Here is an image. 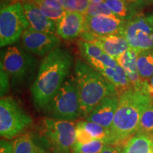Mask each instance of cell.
<instances>
[{
	"label": "cell",
	"mask_w": 153,
	"mask_h": 153,
	"mask_svg": "<svg viewBox=\"0 0 153 153\" xmlns=\"http://www.w3.org/2000/svg\"><path fill=\"white\" fill-rule=\"evenodd\" d=\"M74 65L70 51L57 47L44 57L38 70L35 81L30 87L34 104L38 109L45 110L62 87Z\"/></svg>",
	"instance_id": "cell-1"
},
{
	"label": "cell",
	"mask_w": 153,
	"mask_h": 153,
	"mask_svg": "<svg viewBox=\"0 0 153 153\" xmlns=\"http://www.w3.org/2000/svg\"><path fill=\"white\" fill-rule=\"evenodd\" d=\"M153 97L143 90L130 89L118 95V104L111 129L114 145H123L136 133L140 120Z\"/></svg>",
	"instance_id": "cell-2"
},
{
	"label": "cell",
	"mask_w": 153,
	"mask_h": 153,
	"mask_svg": "<svg viewBox=\"0 0 153 153\" xmlns=\"http://www.w3.org/2000/svg\"><path fill=\"white\" fill-rule=\"evenodd\" d=\"M74 74L82 117H87L106 97L118 94L112 83L89 64L79 59L74 64Z\"/></svg>",
	"instance_id": "cell-3"
},
{
	"label": "cell",
	"mask_w": 153,
	"mask_h": 153,
	"mask_svg": "<svg viewBox=\"0 0 153 153\" xmlns=\"http://www.w3.org/2000/svg\"><path fill=\"white\" fill-rule=\"evenodd\" d=\"M50 118L73 121L81 116L79 97L75 76L70 75L45 109Z\"/></svg>",
	"instance_id": "cell-4"
},
{
	"label": "cell",
	"mask_w": 153,
	"mask_h": 153,
	"mask_svg": "<svg viewBox=\"0 0 153 153\" xmlns=\"http://www.w3.org/2000/svg\"><path fill=\"white\" fill-rule=\"evenodd\" d=\"M41 128L53 153L73 152L76 143V124L73 121L43 118Z\"/></svg>",
	"instance_id": "cell-5"
},
{
	"label": "cell",
	"mask_w": 153,
	"mask_h": 153,
	"mask_svg": "<svg viewBox=\"0 0 153 153\" xmlns=\"http://www.w3.org/2000/svg\"><path fill=\"white\" fill-rule=\"evenodd\" d=\"M32 118L11 97H1L0 134L7 140L21 135L31 125Z\"/></svg>",
	"instance_id": "cell-6"
},
{
	"label": "cell",
	"mask_w": 153,
	"mask_h": 153,
	"mask_svg": "<svg viewBox=\"0 0 153 153\" xmlns=\"http://www.w3.org/2000/svg\"><path fill=\"white\" fill-rule=\"evenodd\" d=\"M30 27L22 2H16L1 9L0 12V46L16 43Z\"/></svg>",
	"instance_id": "cell-7"
},
{
	"label": "cell",
	"mask_w": 153,
	"mask_h": 153,
	"mask_svg": "<svg viewBox=\"0 0 153 153\" xmlns=\"http://www.w3.org/2000/svg\"><path fill=\"white\" fill-rule=\"evenodd\" d=\"M37 63L33 55L18 45H12L4 51L1 65L13 79L22 81L33 73Z\"/></svg>",
	"instance_id": "cell-8"
},
{
	"label": "cell",
	"mask_w": 153,
	"mask_h": 153,
	"mask_svg": "<svg viewBox=\"0 0 153 153\" xmlns=\"http://www.w3.org/2000/svg\"><path fill=\"white\" fill-rule=\"evenodd\" d=\"M120 35L137 53L153 48V28L140 13L126 23Z\"/></svg>",
	"instance_id": "cell-9"
},
{
	"label": "cell",
	"mask_w": 153,
	"mask_h": 153,
	"mask_svg": "<svg viewBox=\"0 0 153 153\" xmlns=\"http://www.w3.org/2000/svg\"><path fill=\"white\" fill-rule=\"evenodd\" d=\"M22 41L27 52L39 57H45L60 43V40L55 34L38 32L30 28L23 33Z\"/></svg>",
	"instance_id": "cell-10"
},
{
	"label": "cell",
	"mask_w": 153,
	"mask_h": 153,
	"mask_svg": "<svg viewBox=\"0 0 153 153\" xmlns=\"http://www.w3.org/2000/svg\"><path fill=\"white\" fill-rule=\"evenodd\" d=\"M126 22L115 15L85 16L83 31L94 36L120 34Z\"/></svg>",
	"instance_id": "cell-11"
},
{
	"label": "cell",
	"mask_w": 153,
	"mask_h": 153,
	"mask_svg": "<svg viewBox=\"0 0 153 153\" xmlns=\"http://www.w3.org/2000/svg\"><path fill=\"white\" fill-rule=\"evenodd\" d=\"M80 38L82 41L89 42L100 48L104 53L116 60L130 48L126 39L120 34L94 36L83 31Z\"/></svg>",
	"instance_id": "cell-12"
},
{
	"label": "cell",
	"mask_w": 153,
	"mask_h": 153,
	"mask_svg": "<svg viewBox=\"0 0 153 153\" xmlns=\"http://www.w3.org/2000/svg\"><path fill=\"white\" fill-rule=\"evenodd\" d=\"M93 140H103L108 144L114 145L111 132L109 130L86 120L77 122L76 123L75 145L87 144Z\"/></svg>",
	"instance_id": "cell-13"
},
{
	"label": "cell",
	"mask_w": 153,
	"mask_h": 153,
	"mask_svg": "<svg viewBox=\"0 0 153 153\" xmlns=\"http://www.w3.org/2000/svg\"><path fill=\"white\" fill-rule=\"evenodd\" d=\"M77 45L82 56L97 71L105 68H115L118 65L117 61L94 44L80 40Z\"/></svg>",
	"instance_id": "cell-14"
},
{
	"label": "cell",
	"mask_w": 153,
	"mask_h": 153,
	"mask_svg": "<svg viewBox=\"0 0 153 153\" xmlns=\"http://www.w3.org/2000/svg\"><path fill=\"white\" fill-rule=\"evenodd\" d=\"M118 104V94L107 97L89 113L85 119L99 124L111 131Z\"/></svg>",
	"instance_id": "cell-15"
},
{
	"label": "cell",
	"mask_w": 153,
	"mask_h": 153,
	"mask_svg": "<svg viewBox=\"0 0 153 153\" xmlns=\"http://www.w3.org/2000/svg\"><path fill=\"white\" fill-rule=\"evenodd\" d=\"M85 16L79 12H65L56 22V33L66 41L80 37L84 30Z\"/></svg>",
	"instance_id": "cell-16"
},
{
	"label": "cell",
	"mask_w": 153,
	"mask_h": 153,
	"mask_svg": "<svg viewBox=\"0 0 153 153\" xmlns=\"http://www.w3.org/2000/svg\"><path fill=\"white\" fill-rule=\"evenodd\" d=\"M22 3L25 15L29 23V28L38 32L55 34L56 32V22L48 18L31 1L25 0Z\"/></svg>",
	"instance_id": "cell-17"
},
{
	"label": "cell",
	"mask_w": 153,
	"mask_h": 153,
	"mask_svg": "<svg viewBox=\"0 0 153 153\" xmlns=\"http://www.w3.org/2000/svg\"><path fill=\"white\" fill-rule=\"evenodd\" d=\"M137 53L129 48L116 60L126 72L131 84L135 90L148 91V82H143L140 77L137 67Z\"/></svg>",
	"instance_id": "cell-18"
},
{
	"label": "cell",
	"mask_w": 153,
	"mask_h": 153,
	"mask_svg": "<svg viewBox=\"0 0 153 153\" xmlns=\"http://www.w3.org/2000/svg\"><path fill=\"white\" fill-rule=\"evenodd\" d=\"M98 72L115 86L118 95L126 91L133 89L127 74L119 64L115 68H105Z\"/></svg>",
	"instance_id": "cell-19"
},
{
	"label": "cell",
	"mask_w": 153,
	"mask_h": 153,
	"mask_svg": "<svg viewBox=\"0 0 153 153\" xmlns=\"http://www.w3.org/2000/svg\"><path fill=\"white\" fill-rule=\"evenodd\" d=\"M105 3L109 7L114 15L126 22L140 14V7L135 1L106 0Z\"/></svg>",
	"instance_id": "cell-20"
},
{
	"label": "cell",
	"mask_w": 153,
	"mask_h": 153,
	"mask_svg": "<svg viewBox=\"0 0 153 153\" xmlns=\"http://www.w3.org/2000/svg\"><path fill=\"white\" fill-rule=\"evenodd\" d=\"M153 138L135 133L122 147V153H152Z\"/></svg>",
	"instance_id": "cell-21"
},
{
	"label": "cell",
	"mask_w": 153,
	"mask_h": 153,
	"mask_svg": "<svg viewBox=\"0 0 153 153\" xmlns=\"http://www.w3.org/2000/svg\"><path fill=\"white\" fill-rule=\"evenodd\" d=\"M137 67L140 79L143 82H148L153 76V53L152 50L137 53Z\"/></svg>",
	"instance_id": "cell-22"
},
{
	"label": "cell",
	"mask_w": 153,
	"mask_h": 153,
	"mask_svg": "<svg viewBox=\"0 0 153 153\" xmlns=\"http://www.w3.org/2000/svg\"><path fill=\"white\" fill-rule=\"evenodd\" d=\"M12 147L13 153H36L41 149L38 148L29 133H24L15 138Z\"/></svg>",
	"instance_id": "cell-23"
},
{
	"label": "cell",
	"mask_w": 153,
	"mask_h": 153,
	"mask_svg": "<svg viewBox=\"0 0 153 153\" xmlns=\"http://www.w3.org/2000/svg\"><path fill=\"white\" fill-rule=\"evenodd\" d=\"M136 133L153 137V99L141 116Z\"/></svg>",
	"instance_id": "cell-24"
},
{
	"label": "cell",
	"mask_w": 153,
	"mask_h": 153,
	"mask_svg": "<svg viewBox=\"0 0 153 153\" xmlns=\"http://www.w3.org/2000/svg\"><path fill=\"white\" fill-rule=\"evenodd\" d=\"M28 1H31L32 3L37 6L48 18L51 19L55 22H57L59 19L62 18L66 12L64 10V9L56 8V7L48 6L41 0H28Z\"/></svg>",
	"instance_id": "cell-25"
},
{
	"label": "cell",
	"mask_w": 153,
	"mask_h": 153,
	"mask_svg": "<svg viewBox=\"0 0 153 153\" xmlns=\"http://www.w3.org/2000/svg\"><path fill=\"white\" fill-rule=\"evenodd\" d=\"M108 144L103 140H93L87 144L75 145L72 153H101Z\"/></svg>",
	"instance_id": "cell-26"
},
{
	"label": "cell",
	"mask_w": 153,
	"mask_h": 153,
	"mask_svg": "<svg viewBox=\"0 0 153 153\" xmlns=\"http://www.w3.org/2000/svg\"><path fill=\"white\" fill-rule=\"evenodd\" d=\"M101 15L111 16L114 15L109 7L106 3L101 2L99 4H90L84 16H97Z\"/></svg>",
	"instance_id": "cell-27"
},
{
	"label": "cell",
	"mask_w": 153,
	"mask_h": 153,
	"mask_svg": "<svg viewBox=\"0 0 153 153\" xmlns=\"http://www.w3.org/2000/svg\"><path fill=\"white\" fill-rule=\"evenodd\" d=\"M9 89V75L4 71L3 67L1 65V97L8 92Z\"/></svg>",
	"instance_id": "cell-28"
},
{
	"label": "cell",
	"mask_w": 153,
	"mask_h": 153,
	"mask_svg": "<svg viewBox=\"0 0 153 153\" xmlns=\"http://www.w3.org/2000/svg\"><path fill=\"white\" fill-rule=\"evenodd\" d=\"M62 6L66 12L76 11V3L75 0H62Z\"/></svg>",
	"instance_id": "cell-29"
},
{
	"label": "cell",
	"mask_w": 153,
	"mask_h": 153,
	"mask_svg": "<svg viewBox=\"0 0 153 153\" xmlns=\"http://www.w3.org/2000/svg\"><path fill=\"white\" fill-rule=\"evenodd\" d=\"M76 3V12H79L82 15L85 14L88 7L90 4L89 0H75Z\"/></svg>",
	"instance_id": "cell-30"
},
{
	"label": "cell",
	"mask_w": 153,
	"mask_h": 153,
	"mask_svg": "<svg viewBox=\"0 0 153 153\" xmlns=\"http://www.w3.org/2000/svg\"><path fill=\"white\" fill-rule=\"evenodd\" d=\"M0 153H13L12 143L1 140L0 143Z\"/></svg>",
	"instance_id": "cell-31"
},
{
	"label": "cell",
	"mask_w": 153,
	"mask_h": 153,
	"mask_svg": "<svg viewBox=\"0 0 153 153\" xmlns=\"http://www.w3.org/2000/svg\"><path fill=\"white\" fill-rule=\"evenodd\" d=\"M123 145H108L101 153H122Z\"/></svg>",
	"instance_id": "cell-32"
},
{
	"label": "cell",
	"mask_w": 153,
	"mask_h": 153,
	"mask_svg": "<svg viewBox=\"0 0 153 153\" xmlns=\"http://www.w3.org/2000/svg\"><path fill=\"white\" fill-rule=\"evenodd\" d=\"M25 0H1V9H4L9 5L16 2H22Z\"/></svg>",
	"instance_id": "cell-33"
},
{
	"label": "cell",
	"mask_w": 153,
	"mask_h": 153,
	"mask_svg": "<svg viewBox=\"0 0 153 153\" xmlns=\"http://www.w3.org/2000/svg\"><path fill=\"white\" fill-rule=\"evenodd\" d=\"M139 5V7H143L146 5H150L151 4H153V0H135Z\"/></svg>",
	"instance_id": "cell-34"
},
{
	"label": "cell",
	"mask_w": 153,
	"mask_h": 153,
	"mask_svg": "<svg viewBox=\"0 0 153 153\" xmlns=\"http://www.w3.org/2000/svg\"><path fill=\"white\" fill-rule=\"evenodd\" d=\"M148 91L149 94L153 97V76L148 82Z\"/></svg>",
	"instance_id": "cell-35"
},
{
	"label": "cell",
	"mask_w": 153,
	"mask_h": 153,
	"mask_svg": "<svg viewBox=\"0 0 153 153\" xmlns=\"http://www.w3.org/2000/svg\"><path fill=\"white\" fill-rule=\"evenodd\" d=\"M146 18L148 22H149V24H150L151 25V26L153 28V12L148 15V16H146Z\"/></svg>",
	"instance_id": "cell-36"
},
{
	"label": "cell",
	"mask_w": 153,
	"mask_h": 153,
	"mask_svg": "<svg viewBox=\"0 0 153 153\" xmlns=\"http://www.w3.org/2000/svg\"><path fill=\"white\" fill-rule=\"evenodd\" d=\"M89 1L90 4H99L104 2V1H106V0H89Z\"/></svg>",
	"instance_id": "cell-37"
},
{
	"label": "cell",
	"mask_w": 153,
	"mask_h": 153,
	"mask_svg": "<svg viewBox=\"0 0 153 153\" xmlns=\"http://www.w3.org/2000/svg\"><path fill=\"white\" fill-rule=\"evenodd\" d=\"M36 153H45V152H43V150H42V149H40V150H38V152H36Z\"/></svg>",
	"instance_id": "cell-38"
},
{
	"label": "cell",
	"mask_w": 153,
	"mask_h": 153,
	"mask_svg": "<svg viewBox=\"0 0 153 153\" xmlns=\"http://www.w3.org/2000/svg\"><path fill=\"white\" fill-rule=\"evenodd\" d=\"M152 138H153V137H152ZM152 153H153V148H152Z\"/></svg>",
	"instance_id": "cell-39"
},
{
	"label": "cell",
	"mask_w": 153,
	"mask_h": 153,
	"mask_svg": "<svg viewBox=\"0 0 153 153\" xmlns=\"http://www.w3.org/2000/svg\"><path fill=\"white\" fill-rule=\"evenodd\" d=\"M152 53H153V48L152 49Z\"/></svg>",
	"instance_id": "cell-40"
}]
</instances>
